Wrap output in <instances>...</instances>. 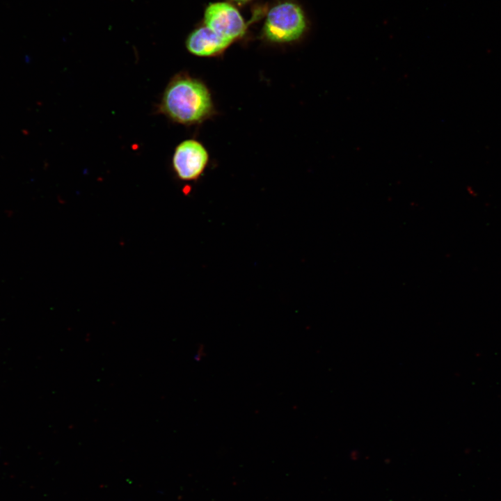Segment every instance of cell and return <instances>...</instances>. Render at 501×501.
Wrapping results in <instances>:
<instances>
[{
    "label": "cell",
    "instance_id": "obj_4",
    "mask_svg": "<svg viewBox=\"0 0 501 501\" xmlns=\"http://www.w3.org/2000/svg\"><path fill=\"white\" fill-rule=\"evenodd\" d=\"M208 161L209 154L205 146L196 140L187 139L175 148L172 164L179 179L193 181L204 172Z\"/></svg>",
    "mask_w": 501,
    "mask_h": 501
},
{
    "label": "cell",
    "instance_id": "obj_3",
    "mask_svg": "<svg viewBox=\"0 0 501 501\" xmlns=\"http://www.w3.org/2000/svg\"><path fill=\"white\" fill-rule=\"evenodd\" d=\"M205 25L221 37L232 42L246 31V23L238 11L226 2L212 3L204 14Z\"/></svg>",
    "mask_w": 501,
    "mask_h": 501
},
{
    "label": "cell",
    "instance_id": "obj_5",
    "mask_svg": "<svg viewBox=\"0 0 501 501\" xmlns=\"http://www.w3.org/2000/svg\"><path fill=\"white\" fill-rule=\"evenodd\" d=\"M231 43L205 26L196 29L189 35L186 47L195 56H214L221 54Z\"/></svg>",
    "mask_w": 501,
    "mask_h": 501
},
{
    "label": "cell",
    "instance_id": "obj_6",
    "mask_svg": "<svg viewBox=\"0 0 501 501\" xmlns=\"http://www.w3.org/2000/svg\"><path fill=\"white\" fill-rule=\"evenodd\" d=\"M232 1H234L238 2V3H245V2H247V1H250V0H232Z\"/></svg>",
    "mask_w": 501,
    "mask_h": 501
},
{
    "label": "cell",
    "instance_id": "obj_2",
    "mask_svg": "<svg viewBox=\"0 0 501 501\" xmlns=\"http://www.w3.org/2000/svg\"><path fill=\"white\" fill-rule=\"evenodd\" d=\"M308 20L301 7L285 1L269 11L262 29L264 37L271 42L285 43L299 40L308 29Z\"/></svg>",
    "mask_w": 501,
    "mask_h": 501
},
{
    "label": "cell",
    "instance_id": "obj_1",
    "mask_svg": "<svg viewBox=\"0 0 501 501\" xmlns=\"http://www.w3.org/2000/svg\"><path fill=\"white\" fill-rule=\"evenodd\" d=\"M159 109L173 121L184 125L202 123L214 113L212 95L207 86L183 73L170 81Z\"/></svg>",
    "mask_w": 501,
    "mask_h": 501
}]
</instances>
